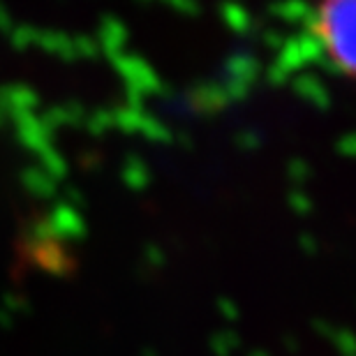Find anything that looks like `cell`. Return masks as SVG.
Here are the masks:
<instances>
[{"label": "cell", "mask_w": 356, "mask_h": 356, "mask_svg": "<svg viewBox=\"0 0 356 356\" xmlns=\"http://www.w3.org/2000/svg\"><path fill=\"white\" fill-rule=\"evenodd\" d=\"M356 0H322L315 14V40L324 58L345 76L354 74Z\"/></svg>", "instance_id": "cell-1"}]
</instances>
